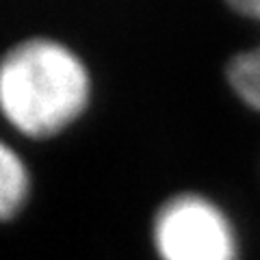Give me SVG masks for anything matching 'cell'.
I'll list each match as a JSON object with an SVG mask.
<instances>
[{"instance_id": "6da1fadb", "label": "cell", "mask_w": 260, "mask_h": 260, "mask_svg": "<svg viewBox=\"0 0 260 260\" xmlns=\"http://www.w3.org/2000/svg\"><path fill=\"white\" fill-rule=\"evenodd\" d=\"M87 100V68L59 42L28 39L0 61V111L24 135H56L85 111Z\"/></svg>"}, {"instance_id": "7a4b0ae2", "label": "cell", "mask_w": 260, "mask_h": 260, "mask_svg": "<svg viewBox=\"0 0 260 260\" xmlns=\"http://www.w3.org/2000/svg\"><path fill=\"white\" fill-rule=\"evenodd\" d=\"M154 243L162 260H237V239L225 215L200 195H180L158 210Z\"/></svg>"}, {"instance_id": "277c9868", "label": "cell", "mask_w": 260, "mask_h": 260, "mask_svg": "<svg viewBox=\"0 0 260 260\" xmlns=\"http://www.w3.org/2000/svg\"><path fill=\"white\" fill-rule=\"evenodd\" d=\"M30 189L28 169L20 154L0 141V219L13 217L26 202Z\"/></svg>"}, {"instance_id": "3957f363", "label": "cell", "mask_w": 260, "mask_h": 260, "mask_svg": "<svg viewBox=\"0 0 260 260\" xmlns=\"http://www.w3.org/2000/svg\"><path fill=\"white\" fill-rule=\"evenodd\" d=\"M234 11L260 22V0H225ZM228 80L245 104L260 111V46L241 52L228 63Z\"/></svg>"}]
</instances>
